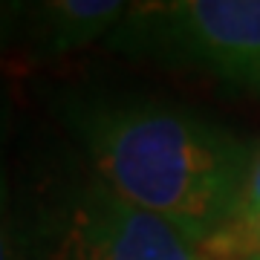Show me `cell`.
Returning a JSON list of instances; mask_svg holds the SVG:
<instances>
[{
	"label": "cell",
	"mask_w": 260,
	"mask_h": 260,
	"mask_svg": "<svg viewBox=\"0 0 260 260\" xmlns=\"http://www.w3.org/2000/svg\"><path fill=\"white\" fill-rule=\"evenodd\" d=\"M67 116L95 177L197 246L234 217L254 156L225 127L150 99H73Z\"/></svg>",
	"instance_id": "6da1fadb"
},
{
	"label": "cell",
	"mask_w": 260,
	"mask_h": 260,
	"mask_svg": "<svg viewBox=\"0 0 260 260\" xmlns=\"http://www.w3.org/2000/svg\"><path fill=\"white\" fill-rule=\"evenodd\" d=\"M15 249L18 260H203L194 240L121 200L93 171L41 200Z\"/></svg>",
	"instance_id": "7a4b0ae2"
},
{
	"label": "cell",
	"mask_w": 260,
	"mask_h": 260,
	"mask_svg": "<svg viewBox=\"0 0 260 260\" xmlns=\"http://www.w3.org/2000/svg\"><path fill=\"white\" fill-rule=\"evenodd\" d=\"M107 44L240 90H260V0L136 3Z\"/></svg>",
	"instance_id": "3957f363"
},
{
	"label": "cell",
	"mask_w": 260,
	"mask_h": 260,
	"mask_svg": "<svg viewBox=\"0 0 260 260\" xmlns=\"http://www.w3.org/2000/svg\"><path fill=\"white\" fill-rule=\"evenodd\" d=\"M119 0H47L29 6L26 44L41 55H67L107 38L127 15Z\"/></svg>",
	"instance_id": "277c9868"
},
{
	"label": "cell",
	"mask_w": 260,
	"mask_h": 260,
	"mask_svg": "<svg viewBox=\"0 0 260 260\" xmlns=\"http://www.w3.org/2000/svg\"><path fill=\"white\" fill-rule=\"evenodd\" d=\"M203 260H243L260 254V217L246 229H220L200 246Z\"/></svg>",
	"instance_id": "5b68a950"
},
{
	"label": "cell",
	"mask_w": 260,
	"mask_h": 260,
	"mask_svg": "<svg viewBox=\"0 0 260 260\" xmlns=\"http://www.w3.org/2000/svg\"><path fill=\"white\" fill-rule=\"evenodd\" d=\"M257 217H260V153L254 156V165H251L249 182L243 188L240 205H237L234 217L223 225V229H246V225H251Z\"/></svg>",
	"instance_id": "8992f818"
},
{
	"label": "cell",
	"mask_w": 260,
	"mask_h": 260,
	"mask_svg": "<svg viewBox=\"0 0 260 260\" xmlns=\"http://www.w3.org/2000/svg\"><path fill=\"white\" fill-rule=\"evenodd\" d=\"M0 260H12V243H9L6 220H3V208H0Z\"/></svg>",
	"instance_id": "52a82bcc"
},
{
	"label": "cell",
	"mask_w": 260,
	"mask_h": 260,
	"mask_svg": "<svg viewBox=\"0 0 260 260\" xmlns=\"http://www.w3.org/2000/svg\"><path fill=\"white\" fill-rule=\"evenodd\" d=\"M243 260H260V254H251V257H243Z\"/></svg>",
	"instance_id": "ba28073f"
}]
</instances>
